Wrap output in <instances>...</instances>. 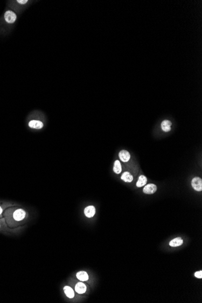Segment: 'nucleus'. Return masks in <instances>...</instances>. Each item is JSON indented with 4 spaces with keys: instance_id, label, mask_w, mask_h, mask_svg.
<instances>
[{
    "instance_id": "obj_14",
    "label": "nucleus",
    "mask_w": 202,
    "mask_h": 303,
    "mask_svg": "<svg viewBox=\"0 0 202 303\" xmlns=\"http://www.w3.org/2000/svg\"><path fill=\"white\" fill-rule=\"evenodd\" d=\"M64 291L65 294L69 298H73L75 296V293H74L73 290L69 286H65L64 287Z\"/></svg>"
},
{
    "instance_id": "obj_2",
    "label": "nucleus",
    "mask_w": 202,
    "mask_h": 303,
    "mask_svg": "<svg viewBox=\"0 0 202 303\" xmlns=\"http://www.w3.org/2000/svg\"><path fill=\"white\" fill-rule=\"evenodd\" d=\"M193 188L197 191H201L202 190V180L198 177H194L191 182Z\"/></svg>"
},
{
    "instance_id": "obj_6",
    "label": "nucleus",
    "mask_w": 202,
    "mask_h": 303,
    "mask_svg": "<svg viewBox=\"0 0 202 303\" xmlns=\"http://www.w3.org/2000/svg\"><path fill=\"white\" fill-rule=\"evenodd\" d=\"M96 213V209L95 206H88L84 210V214L88 218H91L95 215Z\"/></svg>"
},
{
    "instance_id": "obj_18",
    "label": "nucleus",
    "mask_w": 202,
    "mask_h": 303,
    "mask_svg": "<svg viewBox=\"0 0 202 303\" xmlns=\"http://www.w3.org/2000/svg\"><path fill=\"white\" fill-rule=\"evenodd\" d=\"M2 212H3V210H2L1 207L0 206V214H1V213H2Z\"/></svg>"
},
{
    "instance_id": "obj_1",
    "label": "nucleus",
    "mask_w": 202,
    "mask_h": 303,
    "mask_svg": "<svg viewBox=\"0 0 202 303\" xmlns=\"http://www.w3.org/2000/svg\"><path fill=\"white\" fill-rule=\"evenodd\" d=\"M4 19L9 24H13L17 20V15L12 11H7L4 15Z\"/></svg>"
},
{
    "instance_id": "obj_12",
    "label": "nucleus",
    "mask_w": 202,
    "mask_h": 303,
    "mask_svg": "<svg viewBox=\"0 0 202 303\" xmlns=\"http://www.w3.org/2000/svg\"><path fill=\"white\" fill-rule=\"evenodd\" d=\"M121 179L125 182H131L133 180V177L129 172H125L122 174Z\"/></svg>"
},
{
    "instance_id": "obj_9",
    "label": "nucleus",
    "mask_w": 202,
    "mask_h": 303,
    "mask_svg": "<svg viewBox=\"0 0 202 303\" xmlns=\"http://www.w3.org/2000/svg\"><path fill=\"white\" fill-rule=\"evenodd\" d=\"M172 123L168 120H165L161 123V127L162 130L165 132H168L171 130V126Z\"/></svg>"
},
{
    "instance_id": "obj_4",
    "label": "nucleus",
    "mask_w": 202,
    "mask_h": 303,
    "mask_svg": "<svg viewBox=\"0 0 202 303\" xmlns=\"http://www.w3.org/2000/svg\"><path fill=\"white\" fill-rule=\"evenodd\" d=\"M156 191H157L156 185L154 184H152V183L146 185L144 187V190H143L145 194H152L155 193Z\"/></svg>"
},
{
    "instance_id": "obj_13",
    "label": "nucleus",
    "mask_w": 202,
    "mask_h": 303,
    "mask_svg": "<svg viewBox=\"0 0 202 303\" xmlns=\"http://www.w3.org/2000/svg\"><path fill=\"white\" fill-rule=\"evenodd\" d=\"M146 182H147L146 177L145 176L142 175L139 176V179H138V181L136 183V186L138 188L142 187L146 184Z\"/></svg>"
},
{
    "instance_id": "obj_16",
    "label": "nucleus",
    "mask_w": 202,
    "mask_h": 303,
    "mask_svg": "<svg viewBox=\"0 0 202 303\" xmlns=\"http://www.w3.org/2000/svg\"><path fill=\"white\" fill-rule=\"evenodd\" d=\"M195 276L198 278H202V271H200L198 272H196L194 274Z\"/></svg>"
},
{
    "instance_id": "obj_10",
    "label": "nucleus",
    "mask_w": 202,
    "mask_h": 303,
    "mask_svg": "<svg viewBox=\"0 0 202 303\" xmlns=\"http://www.w3.org/2000/svg\"><path fill=\"white\" fill-rule=\"evenodd\" d=\"M183 243V240L181 239L180 237H177L174 238V239L172 240L170 242V246L172 247H177L182 245Z\"/></svg>"
},
{
    "instance_id": "obj_5",
    "label": "nucleus",
    "mask_w": 202,
    "mask_h": 303,
    "mask_svg": "<svg viewBox=\"0 0 202 303\" xmlns=\"http://www.w3.org/2000/svg\"><path fill=\"white\" fill-rule=\"evenodd\" d=\"M28 126L31 128L37 129V130H39V129H41L43 128L44 123L40 121L32 120L29 122Z\"/></svg>"
},
{
    "instance_id": "obj_11",
    "label": "nucleus",
    "mask_w": 202,
    "mask_h": 303,
    "mask_svg": "<svg viewBox=\"0 0 202 303\" xmlns=\"http://www.w3.org/2000/svg\"><path fill=\"white\" fill-rule=\"evenodd\" d=\"M76 277L81 281H85L88 280V275L85 271H80L76 274Z\"/></svg>"
},
{
    "instance_id": "obj_7",
    "label": "nucleus",
    "mask_w": 202,
    "mask_h": 303,
    "mask_svg": "<svg viewBox=\"0 0 202 303\" xmlns=\"http://www.w3.org/2000/svg\"><path fill=\"white\" fill-rule=\"evenodd\" d=\"M119 157L121 161L124 162H127L129 161L131 156L128 151L126 150H122L119 153Z\"/></svg>"
},
{
    "instance_id": "obj_15",
    "label": "nucleus",
    "mask_w": 202,
    "mask_h": 303,
    "mask_svg": "<svg viewBox=\"0 0 202 303\" xmlns=\"http://www.w3.org/2000/svg\"><path fill=\"white\" fill-rule=\"evenodd\" d=\"M113 171L116 174H120L122 171V166L119 160H116L114 163L113 166Z\"/></svg>"
},
{
    "instance_id": "obj_3",
    "label": "nucleus",
    "mask_w": 202,
    "mask_h": 303,
    "mask_svg": "<svg viewBox=\"0 0 202 303\" xmlns=\"http://www.w3.org/2000/svg\"><path fill=\"white\" fill-rule=\"evenodd\" d=\"M26 211L22 209H18L13 213V218L17 221H21L26 217Z\"/></svg>"
},
{
    "instance_id": "obj_8",
    "label": "nucleus",
    "mask_w": 202,
    "mask_h": 303,
    "mask_svg": "<svg viewBox=\"0 0 202 303\" xmlns=\"http://www.w3.org/2000/svg\"><path fill=\"white\" fill-rule=\"evenodd\" d=\"M75 290L79 294H82L87 290V287L83 282H77L75 286Z\"/></svg>"
},
{
    "instance_id": "obj_17",
    "label": "nucleus",
    "mask_w": 202,
    "mask_h": 303,
    "mask_svg": "<svg viewBox=\"0 0 202 303\" xmlns=\"http://www.w3.org/2000/svg\"><path fill=\"white\" fill-rule=\"evenodd\" d=\"M17 2L19 4L24 5V4H26L28 2V1L27 0H25V1H24V0H18V1H17Z\"/></svg>"
}]
</instances>
